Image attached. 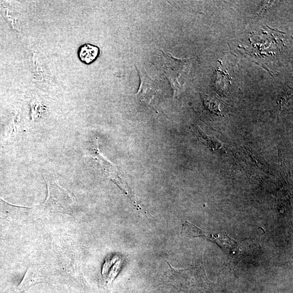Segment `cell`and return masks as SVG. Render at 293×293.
I'll list each match as a JSON object with an SVG mask.
<instances>
[{
	"mask_svg": "<svg viewBox=\"0 0 293 293\" xmlns=\"http://www.w3.org/2000/svg\"><path fill=\"white\" fill-rule=\"evenodd\" d=\"M182 234L189 238L205 237L208 238L207 234L205 231L187 221L183 224Z\"/></svg>",
	"mask_w": 293,
	"mask_h": 293,
	"instance_id": "obj_5",
	"label": "cell"
},
{
	"mask_svg": "<svg viewBox=\"0 0 293 293\" xmlns=\"http://www.w3.org/2000/svg\"><path fill=\"white\" fill-rule=\"evenodd\" d=\"M80 60L86 64H89L96 60L100 55V48L91 44H85L78 50Z\"/></svg>",
	"mask_w": 293,
	"mask_h": 293,
	"instance_id": "obj_4",
	"label": "cell"
},
{
	"mask_svg": "<svg viewBox=\"0 0 293 293\" xmlns=\"http://www.w3.org/2000/svg\"><path fill=\"white\" fill-rule=\"evenodd\" d=\"M160 52L161 68L163 69L165 75L170 82L174 98L187 82L191 68V60H179L162 51Z\"/></svg>",
	"mask_w": 293,
	"mask_h": 293,
	"instance_id": "obj_1",
	"label": "cell"
},
{
	"mask_svg": "<svg viewBox=\"0 0 293 293\" xmlns=\"http://www.w3.org/2000/svg\"><path fill=\"white\" fill-rule=\"evenodd\" d=\"M123 260L119 256H109L106 259L102 267V275L103 280L109 285L120 272L123 264Z\"/></svg>",
	"mask_w": 293,
	"mask_h": 293,
	"instance_id": "obj_3",
	"label": "cell"
},
{
	"mask_svg": "<svg viewBox=\"0 0 293 293\" xmlns=\"http://www.w3.org/2000/svg\"><path fill=\"white\" fill-rule=\"evenodd\" d=\"M138 70L140 77V85L134 97L150 105L157 96L156 84L145 70L138 69Z\"/></svg>",
	"mask_w": 293,
	"mask_h": 293,
	"instance_id": "obj_2",
	"label": "cell"
},
{
	"mask_svg": "<svg viewBox=\"0 0 293 293\" xmlns=\"http://www.w3.org/2000/svg\"><path fill=\"white\" fill-rule=\"evenodd\" d=\"M224 72L218 71L217 72L216 84L219 89H222V90H225V88L231 85L230 77L226 72Z\"/></svg>",
	"mask_w": 293,
	"mask_h": 293,
	"instance_id": "obj_6",
	"label": "cell"
}]
</instances>
